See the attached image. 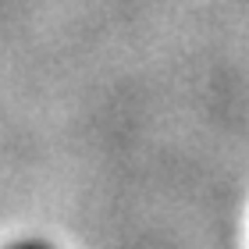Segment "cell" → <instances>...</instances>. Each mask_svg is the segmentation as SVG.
<instances>
[{
    "label": "cell",
    "mask_w": 249,
    "mask_h": 249,
    "mask_svg": "<svg viewBox=\"0 0 249 249\" xmlns=\"http://www.w3.org/2000/svg\"><path fill=\"white\" fill-rule=\"evenodd\" d=\"M7 249H53L47 242H39V239H21V242H11Z\"/></svg>",
    "instance_id": "1"
}]
</instances>
